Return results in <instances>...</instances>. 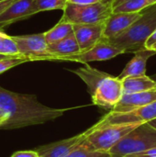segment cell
Wrapping results in <instances>:
<instances>
[{
    "mask_svg": "<svg viewBox=\"0 0 156 157\" xmlns=\"http://www.w3.org/2000/svg\"><path fill=\"white\" fill-rule=\"evenodd\" d=\"M114 1L115 0H100V2H102L104 4H107V5H111V6H112V4H113Z\"/></svg>",
    "mask_w": 156,
    "mask_h": 157,
    "instance_id": "f546056e",
    "label": "cell"
},
{
    "mask_svg": "<svg viewBox=\"0 0 156 157\" xmlns=\"http://www.w3.org/2000/svg\"><path fill=\"white\" fill-rule=\"evenodd\" d=\"M156 42V29L151 34V36L147 39L145 44H144V48L145 49H149L152 45H154Z\"/></svg>",
    "mask_w": 156,
    "mask_h": 157,
    "instance_id": "83f0119b",
    "label": "cell"
},
{
    "mask_svg": "<svg viewBox=\"0 0 156 157\" xmlns=\"http://www.w3.org/2000/svg\"><path fill=\"white\" fill-rule=\"evenodd\" d=\"M66 2L75 5H89V4L100 2V0H66Z\"/></svg>",
    "mask_w": 156,
    "mask_h": 157,
    "instance_id": "4316f807",
    "label": "cell"
},
{
    "mask_svg": "<svg viewBox=\"0 0 156 157\" xmlns=\"http://www.w3.org/2000/svg\"><path fill=\"white\" fill-rule=\"evenodd\" d=\"M154 101H156V89L132 94H123L120 101L110 111L127 112L148 105Z\"/></svg>",
    "mask_w": 156,
    "mask_h": 157,
    "instance_id": "4fadbf2b",
    "label": "cell"
},
{
    "mask_svg": "<svg viewBox=\"0 0 156 157\" xmlns=\"http://www.w3.org/2000/svg\"><path fill=\"white\" fill-rule=\"evenodd\" d=\"M66 157H110L108 152L89 151L82 148H76Z\"/></svg>",
    "mask_w": 156,
    "mask_h": 157,
    "instance_id": "cb8c5ba5",
    "label": "cell"
},
{
    "mask_svg": "<svg viewBox=\"0 0 156 157\" xmlns=\"http://www.w3.org/2000/svg\"><path fill=\"white\" fill-rule=\"evenodd\" d=\"M123 94H132L156 89V81L146 75L121 79Z\"/></svg>",
    "mask_w": 156,
    "mask_h": 157,
    "instance_id": "ac0fdd59",
    "label": "cell"
},
{
    "mask_svg": "<svg viewBox=\"0 0 156 157\" xmlns=\"http://www.w3.org/2000/svg\"><path fill=\"white\" fill-rule=\"evenodd\" d=\"M15 0H3L0 2V14L5 10Z\"/></svg>",
    "mask_w": 156,
    "mask_h": 157,
    "instance_id": "f1b7e54d",
    "label": "cell"
},
{
    "mask_svg": "<svg viewBox=\"0 0 156 157\" xmlns=\"http://www.w3.org/2000/svg\"><path fill=\"white\" fill-rule=\"evenodd\" d=\"M33 0H15L0 14V29L30 17Z\"/></svg>",
    "mask_w": 156,
    "mask_h": 157,
    "instance_id": "5bb4252c",
    "label": "cell"
},
{
    "mask_svg": "<svg viewBox=\"0 0 156 157\" xmlns=\"http://www.w3.org/2000/svg\"><path fill=\"white\" fill-rule=\"evenodd\" d=\"M156 118V101L127 112H112L103 116L99 124L114 123H144Z\"/></svg>",
    "mask_w": 156,
    "mask_h": 157,
    "instance_id": "ba28073f",
    "label": "cell"
},
{
    "mask_svg": "<svg viewBox=\"0 0 156 157\" xmlns=\"http://www.w3.org/2000/svg\"><path fill=\"white\" fill-rule=\"evenodd\" d=\"M126 157H156V147L137 153V154H133Z\"/></svg>",
    "mask_w": 156,
    "mask_h": 157,
    "instance_id": "d4e9b609",
    "label": "cell"
},
{
    "mask_svg": "<svg viewBox=\"0 0 156 157\" xmlns=\"http://www.w3.org/2000/svg\"><path fill=\"white\" fill-rule=\"evenodd\" d=\"M148 123H149L151 126H153L154 129H156V118L155 119H154V120H152V121H148Z\"/></svg>",
    "mask_w": 156,
    "mask_h": 157,
    "instance_id": "4dcf8cb0",
    "label": "cell"
},
{
    "mask_svg": "<svg viewBox=\"0 0 156 157\" xmlns=\"http://www.w3.org/2000/svg\"><path fill=\"white\" fill-rule=\"evenodd\" d=\"M62 17L72 24L104 23L112 14V6L102 2L89 5H75L67 3Z\"/></svg>",
    "mask_w": 156,
    "mask_h": 157,
    "instance_id": "5b68a950",
    "label": "cell"
},
{
    "mask_svg": "<svg viewBox=\"0 0 156 157\" xmlns=\"http://www.w3.org/2000/svg\"><path fill=\"white\" fill-rule=\"evenodd\" d=\"M43 34L47 44L54 43L74 34L73 24L61 18L53 28H51L46 32H43Z\"/></svg>",
    "mask_w": 156,
    "mask_h": 157,
    "instance_id": "d6986e66",
    "label": "cell"
},
{
    "mask_svg": "<svg viewBox=\"0 0 156 157\" xmlns=\"http://www.w3.org/2000/svg\"><path fill=\"white\" fill-rule=\"evenodd\" d=\"M0 54L6 56H20L12 36L6 34L2 30H0Z\"/></svg>",
    "mask_w": 156,
    "mask_h": 157,
    "instance_id": "7402d4cb",
    "label": "cell"
},
{
    "mask_svg": "<svg viewBox=\"0 0 156 157\" xmlns=\"http://www.w3.org/2000/svg\"><path fill=\"white\" fill-rule=\"evenodd\" d=\"M7 57H12V56H6V55H1L0 54V59H4V58H7Z\"/></svg>",
    "mask_w": 156,
    "mask_h": 157,
    "instance_id": "836d02e7",
    "label": "cell"
},
{
    "mask_svg": "<svg viewBox=\"0 0 156 157\" xmlns=\"http://www.w3.org/2000/svg\"><path fill=\"white\" fill-rule=\"evenodd\" d=\"M124 0H115L114 2H113V4H112V8L114 7V6H118L119 4H120L121 2H123Z\"/></svg>",
    "mask_w": 156,
    "mask_h": 157,
    "instance_id": "1f68e13d",
    "label": "cell"
},
{
    "mask_svg": "<svg viewBox=\"0 0 156 157\" xmlns=\"http://www.w3.org/2000/svg\"><path fill=\"white\" fill-rule=\"evenodd\" d=\"M156 4V0H124L112 8V12H141L143 9Z\"/></svg>",
    "mask_w": 156,
    "mask_h": 157,
    "instance_id": "ffe728a7",
    "label": "cell"
},
{
    "mask_svg": "<svg viewBox=\"0 0 156 157\" xmlns=\"http://www.w3.org/2000/svg\"><path fill=\"white\" fill-rule=\"evenodd\" d=\"M74 75H76L87 86V91L92 96L98 86V84L109 74L100 71L97 68L90 66L88 63H83L82 67H79L75 70H70Z\"/></svg>",
    "mask_w": 156,
    "mask_h": 157,
    "instance_id": "2e32d148",
    "label": "cell"
},
{
    "mask_svg": "<svg viewBox=\"0 0 156 157\" xmlns=\"http://www.w3.org/2000/svg\"><path fill=\"white\" fill-rule=\"evenodd\" d=\"M152 78H153L154 80H155V81H156V74H154V75L152 76Z\"/></svg>",
    "mask_w": 156,
    "mask_h": 157,
    "instance_id": "e575fe53",
    "label": "cell"
},
{
    "mask_svg": "<svg viewBox=\"0 0 156 157\" xmlns=\"http://www.w3.org/2000/svg\"><path fill=\"white\" fill-rule=\"evenodd\" d=\"M73 29L80 52L88 51L103 39L104 23L73 24Z\"/></svg>",
    "mask_w": 156,
    "mask_h": 157,
    "instance_id": "8fae6325",
    "label": "cell"
},
{
    "mask_svg": "<svg viewBox=\"0 0 156 157\" xmlns=\"http://www.w3.org/2000/svg\"><path fill=\"white\" fill-rule=\"evenodd\" d=\"M49 52L55 57L56 61H62L63 58L74 55L80 52L77 40L74 34L51 44H48Z\"/></svg>",
    "mask_w": 156,
    "mask_h": 157,
    "instance_id": "e0dca14e",
    "label": "cell"
},
{
    "mask_svg": "<svg viewBox=\"0 0 156 157\" xmlns=\"http://www.w3.org/2000/svg\"><path fill=\"white\" fill-rule=\"evenodd\" d=\"M66 4V0H33L30 6V17L42 11L55 9L63 10Z\"/></svg>",
    "mask_w": 156,
    "mask_h": 157,
    "instance_id": "44dd1931",
    "label": "cell"
},
{
    "mask_svg": "<svg viewBox=\"0 0 156 157\" xmlns=\"http://www.w3.org/2000/svg\"><path fill=\"white\" fill-rule=\"evenodd\" d=\"M142 16L141 12H112V14L104 22V39L116 37L125 31L131 24H133Z\"/></svg>",
    "mask_w": 156,
    "mask_h": 157,
    "instance_id": "7c38bea8",
    "label": "cell"
},
{
    "mask_svg": "<svg viewBox=\"0 0 156 157\" xmlns=\"http://www.w3.org/2000/svg\"><path fill=\"white\" fill-rule=\"evenodd\" d=\"M156 53L149 49H143L134 52L133 58L126 64L120 75L118 76L120 79L131 76H140L146 75V66L148 60Z\"/></svg>",
    "mask_w": 156,
    "mask_h": 157,
    "instance_id": "9a60e30c",
    "label": "cell"
},
{
    "mask_svg": "<svg viewBox=\"0 0 156 157\" xmlns=\"http://www.w3.org/2000/svg\"><path fill=\"white\" fill-rule=\"evenodd\" d=\"M87 134L86 130L75 136L39 146L34 151L39 157H66L85 141Z\"/></svg>",
    "mask_w": 156,
    "mask_h": 157,
    "instance_id": "30bf717a",
    "label": "cell"
},
{
    "mask_svg": "<svg viewBox=\"0 0 156 157\" xmlns=\"http://www.w3.org/2000/svg\"><path fill=\"white\" fill-rule=\"evenodd\" d=\"M123 53L124 52L122 50L114 46L113 44H111L106 39L103 38L88 51L65 57L62 61L88 63L90 62L108 61Z\"/></svg>",
    "mask_w": 156,
    "mask_h": 157,
    "instance_id": "9c48e42d",
    "label": "cell"
},
{
    "mask_svg": "<svg viewBox=\"0 0 156 157\" xmlns=\"http://www.w3.org/2000/svg\"><path fill=\"white\" fill-rule=\"evenodd\" d=\"M142 123L99 124L97 122L89 129L85 141L77 147L89 151L108 152L124 136Z\"/></svg>",
    "mask_w": 156,
    "mask_h": 157,
    "instance_id": "3957f363",
    "label": "cell"
},
{
    "mask_svg": "<svg viewBox=\"0 0 156 157\" xmlns=\"http://www.w3.org/2000/svg\"><path fill=\"white\" fill-rule=\"evenodd\" d=\"M71 109L43 105L35 95L20 94L0 86V129L13 130L43 124L62 117Z\"/></svg>",
    "mask_w": 156,
    "mask_h": 157,
    "instance_id": "6da1fadb",
    "label": "cell"
},
{
    "mask_svg": "<svg viewBox=\"0 0 156 157\" xmlns=\"http://www.w3.org/2000/svg\"><path fill=\"white\" fill-rule=\"evenodd\" d=\"M27 62H29V60L21 56H12V57L0 59V75L4 74L9 69H12Z\"/></svg>",
    "mask_w": 156,
    "mask_h": 157,
    "instance_id": "603a6c76",
    "label": "cell"
},
{
    "mask_svg": "<svg viewBox=\"0 0 156 157\" xmlns=\"http://www.w3.org/2000/svg\"><path fill=\"white\" fill-rule=\"evenodd\" d=\"M149 50H152V51H154V52L156 53V42L154 44V45H152L150 48H149Z\"/></svg>",
    "mask_w": 156,
    "mask_h": 157,
    "instance_id": "d6a6232c",
    "label": "cell"
},
{
    "mask_svg": "<svg viewBox=\"0 0 156 157\" xmlns=\"http://www.w3.org/2000/svg\"><path fill=\"white\" fill-rule=\"evenodd\" d=\"M156 29V4L143 9L142 16L120 35L106 39L108 42L122 50L124 53L136 52L144 49L147 39Z\"/></svg>",
    "mask_w": 156,
    "mask_h": 157,
    "instance_id": "7a4b0ae2",
    "label": "cell"
},
{
    "mask_svg": "<svg viewBox=\"0 0 156 157\" xmlns=\"http://www.w3.org/2000/svg\"><path fill=\"white\" fill-rule=\"evenodd\" d=\"M122 95V80L118 76L109 75L98 84L91 98L94 105L111 110L120 101Z\"/></svg>",
    "mask_w": 156,
    "mask_h": 157,
    "instance_id": "52a82bcc",
    "label": "cell"
},
{
    "mask_svg": "<svg viewBox=\"0 0 156 157\" xmlns=\"http://www.w3.org/2000/svg\"><path fill=\"white\" fill-rule=\"evenodd\" d=\"M20 56L32 61H56L48 51V44L43 33L12 36Z\"/></svg>",
    "mask_w": 156,
    "mask_h": 157,
    "instance_id": "8992f818",
    "label": "cell"
},
{
    "mask_svg": "<svg viewBox=\"0 0 156 157\" xmlns=\"http://www.w3.org/2000/svg\"><path fill=\"white\" fill-rule=\"evenodd\" d=\"M11 157H39V155L33 150V151H18L13 154Z\"/></svg>",
    "mask_w": 156,
    "mask_h": 157,
    "instance_id": "484cf974",
    "label": "cell"
},
{
    "mask_svg": "<svg viewBox=\"0 0 156 157\" xmlns=\"http://www.w3.org/2000/svg\"><path fill=\"white\" fill-rule=\"evenodd\" d=\"M156 147V129L142 123L124 136L109 151L110 157H126Z\"/></svg>",
    "mask_w": 156,
    "mask_h": 157,
    "instance_id": "277c9868",
    "label": "cell"
},
{
    "mask_svg": "<svg viewBox=\"0 0 156 157\" xmlns=\"http://www.w3.org/2000/svg\"><path fill=\"white\" fill-rule=\"evenodd\" d=\"M1 1H3V0H0V2H1Z\"/></svg>",
    "mask_w": 156,
    "mask_h": 157,
    "instance_id": "d590c367",
    "label": "cell"
}]
</instances>
